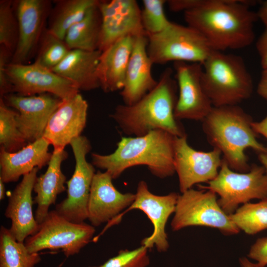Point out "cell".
I'll list each match as a JSON object with an SVG mask.
<instances>
[{
  "label": "cell",
  "instance_id": "obj_1",
  "mask_svg": "<svg viewBox=\"0 0 267 267\" xmlns=\"http://www.w3.org/2000/svg\"><path fill=\"white\" fill-rule=\"evenodd\" d=\"M256 0H198L197 6L184 11L187 25L201 34L213 50L240 49L255 40Z\"/></svg>",
  "mask_w": 267,
  "mask_h": 267
},
{
  "label": "cell",
  "instance_id": "obj_2",
  "mask_svg": "<svg viewBox=\"0 0 267 267\" xmlns=\"http://www.w3.org/2000/svg\"><path fill=\"white\" fill-rule=\"evenodd\" d=\"M178 87L173 69L166 68L156 87L131 105H118L110 115L127 135H144L152 131H165L177 137L186 136L175 117Z\"/></svg>",
  "mask_w": 267,
  "mask_h": 267
},
{
  "label": "cell",
  "instance_id": "obj_3",
  "mask_svg": "<svg viewBox=\"0 0 267 267\" xmlns=\"http://www.w3.org/2000/svg\"><path fill=\"white\" fill-rule=\"evenodd\" d=\"M175 137L161 130L152 131L142 136L123 137L112 153H92V164L105 170L113 179L118 178L128 168L138 165L146 166L156 177H171L176 173Z\"/></svg>",
  "mask_w": 267,
  "mask_h": 267
},
{
  "label": "cell",
  "instance_id": "obj_4",
  "mask_svg": "<svg viewBox=\"0 0 267 267\" xmlns=\"http://www.w3.org/2000/svg\"><path fill=\"white\" fill-rule=\"evenodd\" d=\"M251 117L238 105L213 107L201 121L202 128L210 145L219 150L232 170L248 172L245 150L251 148L259 154L267 153L266 147L257 139Z\"/></svg>",
  "mask_w": 267,
  "mask_h": 267
},
{
  "label": "cell",
  "instance_id": "obj_5",
  "mask_svg": "<svg viewBox=\"0 0 267 267\" xmlns=\"http://www.w3.org/2000/svg\"><path fill=\"white\" fill-rule=\"evenodd\" d=\"M202 68V83L213 107L237 105L251 96L252 78L240 56L214 50Z\"/></svg>",
  "mask_w": 267,
  "mask_h": 267
},
{
  "label": "cell",
  "instance_id": "obj_6",
  "mask_svg": "<svg viewBox=\"0 0 267 267\" xmlns=\"http://www.w3.org/2000/svg\"><path fill=\"white\" fill-rule=\"evenodd\" d=\"M147 36V52L154 64L172 61L202 65L214 50L198 31L173 22L162 32Z\"/></svg>",
  "mask_w": 267,
  "mask_h": 267
},
{
  "label": "cell",
  "instance_id": "obj_7",
  "mask_svg": "<svg viewBox=\"0 0 267 267\" xmlns=\"http://www.w3.org/2000/svg\"><path fill=\"white\" fill-rule=\"evenodd\" d=\"M207 183L200 188L218 195V204L228 215L252 199L267 198V174L263 166L253 165L248 172L239 173L231 170L222 159L218 175Z\"/></svg>",
  "mask_w": 267,
  "mask_h": 267
},
{
  "label": "cell",
  "instance_id": "obj_8",
  "mask_svg": "<svg viewBox=\"0 0 267 267\" xmlns=\"http://www.w3.org/2000/svg\"><path fill=\"white\" fill-rule=\"evenodd\" d=\"M174 213L171 222L174 231L190 226L215 228L228 235L240 231L219 205L216 193L210 190L190 188L181 193Z\"/></svg>",
  "mask_w": 267,
  "mask_h": 267
},
{
  "label": "cell",
  "instance_id": "obj_9",
  "mask_svg": "<svg viewBox=\"0 0 267 267\" xmlns=\"http://www.w3.org/2000/svg\"><path fill=\"white\" fill-rule=\"evenodd\" d=\"M94 233L92 225L70 222L54 210L48 212L38 231L25 240V245L31 253L45 249H61L68 257L78 254Z\"/></svg>",
  "mask_w": 267,
  "mask_h": 267
},
{
  "label": "cell",
  "instance_id": "obj_10",
  "mask_svg": "<svg viewBox=\"0 0 267 267\" xmlns=\"http://www.w3.org/2000/svg\"><path fill=\"white\" fill-rule=\"evenodd\" d=\"M76 161L71 178L67 182V196L58 204L55 211L70 222L83 223L88 218V203L95 169L86 159L91 149L89 139L81 135L70 143Z\"/></svg>",
  "mask_w": 267,
  "mask_h": 267
},
{
  "label": "cell",
  "instance_id": "obj_11",
  "mask_svg": "<svg viewBox=\"0 0 267 267\" xmlns=\"http://www.w3.org/2000/svg\"><path fill=\"white\" fill-rule=\"evenodd\" d=\"M6 73L12 92L19 95L47 93L65 100L80 91L71 81L35 62L30 64L10 62L7 65Z\"/></svg>",
  "mask_w": 267,
  "mask_h": 267
},
{
  "label": "cell",
  "instance_id": "obj_12",
  "mask_svg": "<svg viewBox=\"0 0 267 267\" xmlns=\"http://www.w3.org/2000/svg\"><path fill=\"white\" fill-rule=\"evenodd\" d=\"M173 69L178 87L176 118L179 121L186 119L201 122L213 107L202 83V65L175 62Z\"/></svg>",
  "mask_w": 267,
  "mask_h": 267
},
{
  "label": "cell",
  "instance_id": "obj_13",
  "mask_svg": "<svg viewBox=\"0 0 267 267\" xmlns=\"http://www.w3.org/2000/svg\"><path fill=\"white\" fill-rule=\"evenodd\" d=\"M218 149L198 151L187 143V135L176 136L174 143V164L181 193L196 184L207 182L218 174L222 158Z\"/></svg>",
  "mask_w": 267,
  "mask_h": 267
},
{
  "label": "cell",
  "instance_id": "obj_14",
  "mask_svg": "<svg viewBox=\"0 0 267 267\" xmlns=\"http://www.w3.org/2000/svg\"><path fill=\"white\" fill-rule=\"evenodd\" d=\"M101 28L98 50L103 51L127 36L147 35L141 22V9L135 0H99Z\"/></svg>",
  "mask_w": 267,
  "mask_h": 267
},
{
  "label": "cell",
  "instance_id": "obj_15",
  "mask_svg": "<svg viewBox=\"0 0 267 267\" xmlns=\"http://www.w3.org/2000/svg\"><path fill=\"white\" fill-rule=\"evenodd\" d=\"M53 95L22 96L9 93L2 98L8 106L18 111V128L28 143L43 137L48 122L62 100Z\"/></svg>",
  "mask_w": 267,
  "mask_h": 267
},
{
  "label": "cell",
  "instance_id": "obj_16",
  "mask_svg": "<svg viewBox=\"0 0 267 267\" xmlns=\"http://www.w3.org/2000/svg\"><path fill=\"white\" fill-rule=\"evenodd\" d=\"M135 194L134 201L126 212L133 209L141 210L153 226L152 234L142 240L141 245L148 249L155 247L160 252L166 251L169 245L166 225L170 216L175 213L179 194L175 192L162 196L154 194L143 180L138 183Z\"/></svg>",
  "mask_w": 267,
  "mask_h": 267
},
{
  "label": "cell",
  "instance_id": "obj_17",
  "mask_svg": "<svg viewBox=\"0 0 267 267\" xmlns=\"http://www.w3.org/2000/svg\"><path fill=\"white\" fill-rule=\"evenodd\" d=\"M18 40L10 63L26 64L37 51L50 13V2L44 0H20L15 2Z\"/></svg>",
  "mask_w": 267,
  "mask_h": 267
},
{
  "label": "cell",
  "instance_id": "obj_18",
  "mask_svg": "<svg viewBox=\"0 0 267 267\" xmlns=\"http://www.w3.org/2000/svg\"><path fill=\"white\" fill-rule=\"evenodd\" d=\"M88 104L79 93L61 102L50 117L43 137L54 149H64L81 136L87 122Z\"/></svg>",
  "mask_w": 267,
  "mask_h": 267
},
{
  "label": "cell",
  "instance_id": "obj_19",
  "mask_svg": "<svg viewBox=\"0 0 267 267\" xmlns=\"http://www.w3.org/2000/svg\"><path fill=\"white\" fill-rule=\"evenodd\" d=\"M112 179L107 171H98L94 175L88 208V219L93 226L117 218L134 200L135 194L120 192L114 186Z\"/></svg>",
  "mask_w": 267,
  "mask_h": 267
},
{
  "label": "cell",
  "instance_id": "obj_20",
  "mask_svg": "<svg viewBox=\"0 0 267 267\" xmlns=\"http://www.w3.org/2000/svg\"><path fill=\"white\" fill-rule=\"evenodd\" d=\"M148 38L142 35L134 37L132 54L120 94L124 104L131 105L142 98L157 85L151 69L154 64L147 52Z\"/></svg>",
  "mask_w": 267,
  "mask_h": 267
},
{
  "label": "cell",
  "instance_id": "obj_21",
  "mask_svg": "<svg viewBox=\"0 0 267 267\" xmlns=\"http://www.w3.org/2000/svg\"><path fill=\"white\" fill-rule=\"evenodd\" d=\"M39 170L36 167L23 176L21 181L9 197L5 209V216L11 221L9 229L15 239L20 242H23L28 237L35 234L39 227L33 213L32 197Z\"/></svg>",
  "mask_w": 267,
  "mask_h": 267
},
{
  "label": "cell",
  "instance_id": "obj_22",
  "mask_svg": "<svg viewBox=\"0 0 267 267\" xmlns=\"http://www.w3.org/2000/svg\"><path fill=\"white\" fill-rule=\"evenodd\" d=\"M49 145L42 137L15 152H8L0 148V178L4 183L15 182L34 168L41 169L48 165L52 156L48 151Z\"/></svg>",
  "mask_w": 267,
  "mask_h": 267
},
{
  "label": "cell",
  "instance_id": "obj_23",
  "mask_svg": "<svg viewBox=\"0 0 267 267\" xmlns=\"http://www.w3.org/2000/svg\"><path fill=\"white\" fill-rule=\"evenodd\" d=\"M134 37H124L102 51L97 69L100 88L105 92L122 90Z\"/></svg>",
  "mask_w": 267,
  "mask_h": 267
},
{
  "label": "cell",
  "instance_id": "obj_24",
  "mask_svg": "<svg viewBox=\"0 0 267 267\" xmlns=\"http://www.w3.org/2000/svg\"><path fill=\"white\" fill-rule=\"evenodd\" d=\"M67 157L64 149H54L46 172L37 178L33 190L37 194L35 217L39 224L47 216L50 206L55 203L58 195L66 190V178L61 171V164Z\"/></svg>",
  "mask_w": 267,
  "mask_h": 267
},
{
  "label": "cell",
  "instance_id": "obj_25",
  "mask_svg": "<svg viewBox=\"0 0 267 267\" xmlns=\"http://www.w3.org/2000/svg\"><path fill=\"white\" fill-rule=\"evenodd\" d=\"M102 51L71 49L52 71L74 83L79 90L100 88L97 69Z\"/></svg>",
  "mask_w": 267,
  "mask_h": 267
},
{
  "label": "cell",
  "instance_id": "obj_26",
  "mask_svg": "<svg viewBox=\"0 0 267 267\" xmlns=\"http://www.w3.org/2000/svg\"><path fill=\"white\" fill-rule=\"evenodd\" d=\"M98 3L68 30L64 41L70 49L98 50L101 16Z\"/></svg>",
  "mask_w": 267,
  "mask_h": 267
},
{
  "label": "cell",
  "instance_id": "obj_27",
  "mask_svg": "<svg viewBox=\"0 0 267 267\" xmlns=\"http://www.w3.org/2000/svg\"><path fill=\"white\" fill-rule=\"evenodd\" d=\"M98 0H57L50 12L47 30L64 40L68 30L80 21L87 12L96 5Z\"/></svg>",
  "mask_w": 267,
  "mask_h": 267
},
{
  "label": "cell",
  "instance_id": "obj_28",
  "mask_svg": "<svg viewBox=\"0 0 267 267\" xmlns=\"http://www.w3.org/2000/svg\"><path fill=\"white\" fill-rule=\"evenodd\" d=\"M41 260L39 253H31L23 242L17 241L9 229H0V267H35Z\"/></svg>",
  "mask_w": 267,
  "mask_h": 267
},
{
  "label": "cell",
  "instance_id": "obj_29",
  "mask_svg": "<svg viewBox=\"0 0 267 267\" xmlns=\"http://www.w3.org/2000/svg\"><path fill=\"white\" fill-rule=\"evenodd\" d=\"M229 217L239 230L247 234L254 235L267 229V198L245 203Z\"/></svg>",
  "mask_w": 267,
  "mask_h": 267
},
{
  "label": "cell",
  "instance_id": "obj_30",
  "mask_svg": "<svg viewBox=\"0 0 267 267\" xmlns=\"http://www.w3.org/2000/svg\"><path fill=\"white\" fill-rule=\"evenodd\" d=\"M18 112L10 109L0 98V145L5 151L15 152L27 145V142L19 131L17 122Z\"/></svg>",
  "mask_w": 267,
  "mask_h": 267
},
{
  "label": "cell",
  "instance_id": "obj_31",
  "mask_svg": "<svg viewBox=\"0 0 267 267\" xmlns=\"http://www.w3.org/2000/svg\"><path fill=\"white\" fill-rule=\"evenodd\" d=\"M39 44L34 62L51 70L65 58L71 50L64 40L47 30L43 33Z\"/></svg>",
  "mask_w": 267,
  "mask_h": 267
},
{
  "label": "cell",
  "instance_id": "obj_32",
  "mask_svg": "<svg viewBox=\"0 0 267 267\" xmlns=\"http://www.w3.org/2000/svg\"><path fill=\"white\" fill-rule=\"evenodd\" d=\"M13 3L9 0L0 2V44L12 55L18 40V24Z\"/></svg>",
  "mask_w": 267,
  "mask_h": 267
},
{
  "label": "cell",
  "instance_id": "obj_33",
  "mask_svg": "<svg viewBox=\"0 0 267 267\" xmlns=\"http://www.w3.org/2000/svg\"><path fill=\"white\" fill-rule=\"evenodd\" d=\"M165 0H143L141 10L142 25L147 35L159 33L171 23L165 11Z\"/></svg>",
  "mask_w": 267,
  "mask_h": 267
},
{
  "label": "cell",
  "instance_id": "obj_34",
  "mask_svg": "<svg viewBox=\"0 0 267 267\" xmlns=\"http://www.w3.org/2000/svg\"><path fill=\"white\" fill-rule=\"evenodd\" d=\"M148 250L141 245L133 250H121L99 267H147L150 262Z\"/></svg>",
  "mask_w": 267,
  "mask_h": 267
},
{
  "label": "cell",
  "instance_id": "obj_35",
  "mask_svg": "<svg viewBox=\"0 0 267 267\" xmlns=\"http://www.w3.org/2000/svg\"><path fill=\"white\" fill-rule=\"evenodd\" d=\"M12 54L4 46H0V97L11 93L12 86L9 81L6 73V67L10 62Z\"/></svg>",
  "mask_w": 267,
  "mask_h": 267
},
{
  "label": "cell",
  "instance_id": "obj_36",
  "mask_svg": "<svg viewBox=\"0 0 267 267\" xmlns=\"http://www.w3.org/2000/svg\"><path fill=\"white\" fill-rule=\"evenodd\" d=\"M248 257L257 263L267 265V236L257 239L250 247Z\"/></svg>",
  "mask_w": 267,
  "mask_h": 267
},
{
  "label": "cell",
  "instance_id": "obj_37",
  "mask_svg": "<svg viewBox=\"0 0 267 267\" xmlns=\"http://www.w3.org/2000/svg\"><path fill=\"white\" fill-rule=\"evenodd\" d=\"M256 43V47L263 69H267V26Z\"/></svg>",
  "mask_w": 267,
  "mask_h": 267
},
{
  "label": "cell",
  "instance_id": "obj_38",
  "mask_svg": "<svg viewBox=\"0 0 267 267\" xmlns=\"http://www.w3.org/2000/svg\"><path fill=\"white\" fill-rule=\"evenodd\" d=\"M257 91L261 97L267 101V69L262 70Z\"/></svg>",
  "mask_w": 267,
  "mask_h": 267
},
{
  "label": "cell",
  "instance_id": "obj_39",
  "mask_svg": "<svg viewBox=\"0 0 267 267\" xmlns=\"http://www.w3.org/2000/svg\"><path fill=\"white\" fill-rule=\"evenodd\" d=\"M251 126L257 134L263 135L267 140V115L260 121H253ZM266 147L267 150V145Z\"/></svg>",
  "mask_w": 267,
  "mask_h": 267
},
{
  "label": "cell",
  "instance_id": "obj_40",
  "mask_svg": "<svg viewBox=\"0 0 267 267\" xmlns=\"http://www.w3.org/2000/svg\"><path fill=\"white\" fill-rule=\"evenodd\" d=\"M257 14L258 20H260L265 27L267 26V0L262 3Z\"/></svg>",
  "mask_w": 267,
  "mask_h": 267
},
{
  "label": "cell",
  "instance_id": "obj_41",
  "mask_svg": "<svg viewBox=\"0 0 267 267\" xmlns=\"http://www.w3.org/2000/svg\"><path fill=\"white\" fill-rule=\"evenodd\" d=\"M239 263L241 267H265L263 264L256 263H254L250 261L246 257H242L239 259Z\"/></svg>",
  "mask_w": 267,
  "mask_h": 267
},
{
  "label": "cell",
  "instance_id": "obj_42",
  "mask_svg": "<svg viewBox=\"0 0 267 267\" xmlns=\"http://www.w3.org/2000/svg\"><path fill=\"white\" fill-rule=\"evenodd\" d=\"M258 158L267 174V153L259 154Z\"/></svg>",
  "mask_w": 267,
  "mask_h": 267
},
{
  "label": "cell",
  "instance_id": "obj_43",
  "mask_svg": "<svg viewBox=\"0 0 267 267\" xmlns=\"http://www.w3.org/2000/svg\"><path fill=\"white\" fill-rule=\"evenodd\" d=\"M3 180L0 178V199L2 200L5 196V186Z\"/></svg>",
  "mask_w": 267,
  "mask_h": 267
},
{
  "label": "cell",
  "instance_id": "obj_44",
  "mask_svg": "<svg viewBox=\"0 0 267 267\" xmlns=\"http://www.w3.org/2000/svg\"></svg>",
  "mask_w": 267,
  "mask_h": 267
}]
</instances>
